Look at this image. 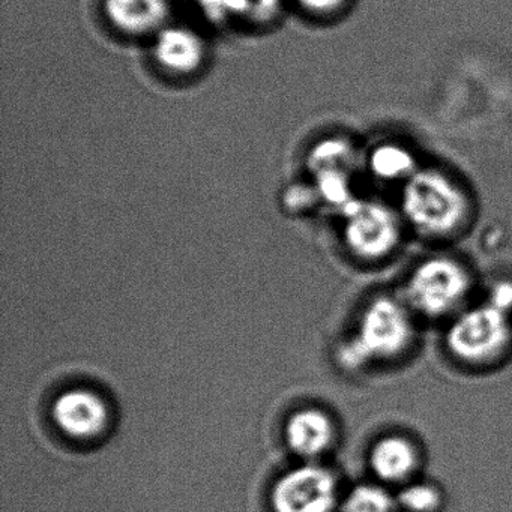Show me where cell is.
Masks as SVG:
<instances>
[{
	"instance_id": "cell-1",
	"label": "cell",
	"mask_w": 512,
	"mask_h": 512,
	"mask_svg": "<svg viewBox=\"0 0 512 512\" xmlns=\"http://www.w3.org/2000/svg\"><path fill=\"white\" fill-rule=\"evenodd\" d=\"M416 340L415 314L403 299H371L359 317L355 335L341 347V364L349 370L404 358Z\"/></svg>"
},
{
	"instance_id": "cell-2",
	"label": "cell",
	"mask_w": 512,
	"mask_h": 512,
	"mask_svg": "<svg viewBox=\"0 0 512 512\" xmlns=\"http://www.w3.org/2000/svg\"><path fill=\"white\" fill-rule=\"evenodd\" d=\"M473 292V277L460 260L434 256L419 262L404 284L407 307L424 319H454L467 308Z\"/></svg>"
},
{
	"instance_id": "cell-3",
	"label": "cell",
	"mask_w": 512,
	"mask_h": 512,
	"mask_svg": "<svg viewBox=\"0 0 512 512\" xmlns=\"http://www.w3.org/2000/svg\"><path fill=\"white\" fill-rule=\"evenodd\" d=\"M446 352L467 367H491L512 347V313L491 301L464 308L451 319Z\"/></svg>"
},
{
	"instance_id": "cell-4",
	"label": "cell",
	"mask_w": 512,
	"mask_h": 512,
	"mask_svg": "<svg viewBox=\"0 0 512 512\" xmlns=\"http://www.w3.org/2000/svg\"><path fill=\"white\" fill-rule=\"evenodd\" d=\"M401 209L407 223L431 239L451 238L464 226L469 214L466 196L436 172L410 176Z\"/></svg>"
},
{
	"instance_id": "cell-5",
	"label": "cell",
	"mask_w": 512,
	"mask_h": 512,
	"mask_svg": "<svg viewBox=\"0 0 512 512\" xmlns=\"http://www.w3.org/2000/svg\"><path fill=\"white\" fill-rule=\"evenodd\" d=\"M344 239L353 256L362 262L380 263L397 251L401 229L397 217L376 202H352L344 208Z\"/></svg>"
},
{
	"instance_id": "cell-6",
	"label": "cell",
	"mask_w": 512,
	"mask_h": 512,
	"mask_svg": "<svg viewBox=\"0 0 512 512\" xmlns=\"http://www.w3.org/2000/svg\"><path fill=\"white\" fill-rule=\"evenodd\" d=\"M275 512H334L338 509V485L325 467L305 466L287 473L272 493Z\"/></svg>"
},
{
	"instance_id": "cell-7",
	"label": "cell",
	"mask_w": 512,
	"mask_h": 512,
	"mask_svg": "<svg viewBox=\"0 0 512 512\" xmlns=\"http://www.w3.org/2000/svg\"><path fill=\"white\" fill-rule=\"evenodd\" d=\"M421 461L419 446L406 434L400 433L379 437L368 454V463L376 481L400 488L418 479Z\"/></svg>"
},
{
	"instance_id": "cell-8",
	"label": "cell",
	"mask_w": 512,
	"mask_h": 512,
	"mask_svg": "<svg viewBox=\"0 0 512 512\" xmlns=\"http://www.w3.org/2000/svg\"><path fill=\"white\" fill-rule=\"evenodd\" d=\"M53 418L68 436L94 439L109 425V409L106 401L95 392L71 389L53 404Z\"/></svg>"
},
{
	"instance_id": "cell-9",
	"label": "cell",
	"mask_w": 512,
	"mask_h": 512,
	"mask_svg": "<svg viewBox=\"0 0 512 512\" xmlns=\"http://www.w3.org/2000/svg\"><path fill=\"white\" fill-rule=\"evenodd\" d=\"M155 62L158 67L175 76H191L205 64L206 44L193 29L166 26L155 35Z\"/></svg>"
},
{
	"instance_id": "cell-10",
	"label": "cell",
	"mask_w": 512,
	"mask_h": 512,
	"mask_svg": "<svg viewBox=\"0 0 512 512\" xmlns=\"http://www.w3.org/2000/svg\"><path fill=\"white\" fill-rule=\"evenodd\" d=\"M104 14L113 29L125 37H149L166 28L169 0H104Z\"/></svg>"
},
{
	"instance_id": "cell-11",
	"label": "cell",
	"mask_w": 512,
	"mask_h": 512,
	"mask_svg": "<svg viewBox=\"0 0 512 512\" xmlns=\"http://www.w3.org/2000/svg\"><path fill=\"white\" fill-rule=\"evenodd\" d=\"M287 439L296 454L317 457L334 443V421L323 410H301L290 418Z\"/></svg>"
},
{
	"instance_id": "cell-12",
	"label": "cell",
	"mask_w": 512,
	"mask_h": 512,
	"mask_svg": "<svg viewBox=\"0 0 512 512\" xmlns=\"http://www.w3.org/2000/svg\"><path fill=\"white\" fill-rule=\"evenodd\" d=\"M338 512H400L397 496L380 482L359 484L340 502Z\"/></svg>"
},
{
	"instance_id": "cell-13",
	"label": "cell",
	"mask_w": 512,
	"mask_h": 512,
	"mask_svg": "<svg viewBox=\"0 0 512 512\" xmlns=\"http://www.w3.org/2000/svg\"><path fill=\"white\" fill-rule=\"evenodd\" d=\"M398 506L406 512H439L443 505V493L430 481L409 482L397 494Z\"/></svg>"
},
{
	"instance_id": "cell-14",
	"label": "cell",
	"mask_w": 512,
	"mask_h": 512,
	"mask_svg": "<svg viewBox=\"0 0 512 512\" xmlns=\"http://www.w3.org/2000/svg\"><path fill=\"white\" fill-rule=\"evenodd\" d=\"M371 170L380 178H404L413 170V158L398 146H382L371 155Z\"/></svg>"
},
{
	"instance_id": "cell-15",
	"label": "cell",
	"mask_w": 512,
	"mask_h": 512,
	"mask_svg": "<svg viewBox=\"0 0 512 512\" xmlns=\"http://www.w3.org/2000/svg\"><path fill=\"white\" fill-rule=\"evenodd\" d=\"M349 157V146L344 142L338 140H331V142H323L322 145L317 146L311 154V166L316 169L329 170L338 169L340 164Z\"/></svg>"
},
{
	"instance_id": "cell-16",
	"label": "cell",
	"mask_w": 512,
	"mask_h": 512,
	"mask_svg": "<svg viewBox=\"0 0 512 512\" xmlns=\"http://www.w3.org/2000/svg\"><path fill=\"white\" fill-rule=\"evenodd\" d=\"M320 191L329 202L343 205V208H346L352 202L349 193H347L349 188H347L346 179L337 169L320 172Z\"/></svg>"
},
{
	"instance_id": "cell-17",
	"label": "cell",
	"mask_w": 512,
	"mask_h": 512,
	"mask_svg": "<svg viewBox=\"0 0 512 512\" xmlns=\"http://www.w3.org/2000/svg\"><path fill=\"white\" fill-rule=\"evenodd\" d=\"M283 0H247V17L245 20L257 25L271 22L280 13Z\"/></svg>"
},
{
	"instance_id": "cell-18",
	"label": "cell",
	"mask_w": 512,
	"mask_h": 512,
	"mask_svg": "<svg viewBox=\"0 0 512 512\" xmlns=\"http://www.w3.org/2000/svg\"><path fill=\"white\" fill-rule=\"evenodd\" d=\"M346 0H296V4L307 11V13L317 14V16H323V14L335 13L343 7Z\"/></svg>"
},
{
	"instance_id": "cell-19",
	"label": "cell",
	"mask_w": 512,
	"mask_h": 512,
	"mask_svg": "<svg viewBox=\"0 0 512 512\" xmlns=\"http://www.w3.org/2000/svg\"><path fill=\"white\" fill-rule=\"evenodd\" d=\"M488 301H491L493 304L499 305L503 310L512 313L511 281H502V283H497L496 286L493 287V290H491L490 296H488Z\"/></svg>"
}]
</instances>
